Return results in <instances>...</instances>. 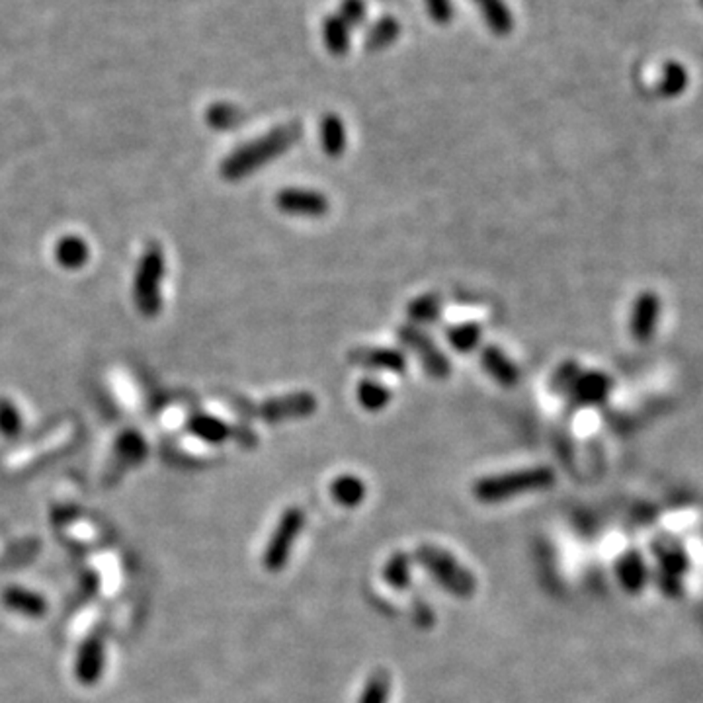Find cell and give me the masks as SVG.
Returning a JSON list of instances; mask_svg holds the SVG:
<instances>
[{
  "label": "cell",
  "instance_id": "cell-1",
  "mask_svg": "<svg viewBox=\"0 0 703 703\" xmlns=\"http://www.w3.org/2000/svg\"><path fill=\"white\" fill-rule=\"evenodd\" d=\"M303 138V126L299 121L286 123V126L274 128L261 138L241 145L234 149L223 163H221V176L229 182H239L246 176H252L262 166L274 163L276 158L286 155L291 147L299 143Z\"/></svg>",
  "mask_w": 703,
  "mask_h": 703
},
{
  "label": "cell",
  "instance_id": "cell-2",
  "mask_svg": "<svg viewBox=\"0 0 703 703\" xmlns=\"http://www.w3.org/2000/svg\"><path fill=\"white\" fill-rule=\"evenodd\" d=\"M555 485V473L549 467L520 469V471L500 473L479 479L473 487V495L483 504L507 502L514 497L527 495V492L547 490Z\"/></svg>",
  "mask_w": 703,
  "mask_h": 703
},
{
  "label": "cell",
  "instance_id": "cell-3",
  "mask_svg": "<svg viewBox=\"0 0 703 703\" xmlns=\"http://www.w3.org/2000/svg\"><path fill=\"white\" fill-rule=\"evenodd\" d=\"M414 561L434 578V581L448 592V594L467 600L475 594L477 578L471 571L453 557L446 549L436 546H418L414 553Z\"/></svg>",
  "mask_w": 703,
  "mask_h": 703
},
{
  "label": "cell",
  "instance_id": "cell-4",
  "mask_svg": "<svg viewBox=\"0 0 703 703\" xmlns=\"http://www.w3.org/2000/svg\"><path fill=\"white\" fill-rule=\"evenodd\" d=\"M165 252L158 244L145 249L133 281V299L143 317L153 318L163 309Z\"/></svg>",
  "mask_w": 703,
  "mask_h": 703
},
{
  "label": "cell",
  "instance_id": "cell-5",
  "mask_svg": "<svg viewBox=\"0 0 703 703\" xmlns=\"http://www.w3.org/2000/svg\"><path fill=\"white\" fill-rule=\"evenodd\" d=\"M305 527V512L298 507L288 508L280 516V520L270 536L268 546L262 555L264 569L270 573H280L286 569L293 544L299 539Z\"/></svg>",
  "mask_w": 703,
  "mask_h": 703
},
{
  "label": "cell",
  "instance_id": "cell-6",
  "mask_svg": "<svg viewBox=\"0 0 703 703\" xmlns=\"http://www.w3.org/2000/svg\"><path fill=\"white\" fill-rule=\"evenodd\" d=\"M399 340L418 357V362H421L424 372L432 379L443 381L450 377L451 364L448 356L438 348V344L426 335L424 328L414 325H403L399 327Z\"/></svg>",
  "mask_w": 703,
  "mask_h": 703
},
{
  "label": "cell",
  "instance_id": "cell-7",
  "mask_svg": "<svg viewBox=\"0 0 703 703\" xmlns=\"http://www.w3.org/2000/svg\"><path fill=\"white\" fill-rule=\"evenodd\" d=\"M317 411V397L307 391H295L281 394V397L268 399L261 406V416L270 424L299 421V418L311 416Z\"/></svg>",
  "mask_w": 703,
  "mask_h": 703
},
{
  "label": "cell",
  "instance_id": "cell-8",
  "mask_svg": "<svg viewBox=\"0 0 703 703\" xmlns=\"http://www.w3.org/2000/svg\"><path fill=\"white\" fill-rule=\"evenodd\" d=\"M276 207L286 215L323 217L330 205L327 195L317 190L286 188L276 194Z\"/></svg>",
  "mask_w": 703,
  "mask_h": 703
},
{
  "label": "cell",
  "instance_id": "cell-9",
  "mask_svg": "<svg viewBox=\"0 0 703 703\" xmlns=\"http://www.w3.org/2000/svg\"><path fill=\"white\" fill-rule=\"evenodd\" d=\"M615 576L623 592L632 596H639L651 583V566L647 559L635 549H629L620 555L615 563Z\"/></svg>",
  "mask_w": 703,
  "mask_h": 703
},
{
  "label": "cell",
  "instance_id": "cell-10",
  "mask_svg": "<svg viewBox=\"0 0 703 703\" xmlns=\"http://www.w3.org/2000/svg\"><path fill=\"white\" fill-rule=\"evenodd\" d=\"M348 360L354 366L375 372L403 374L406 369V357L397 348H354L348 354Z\"/></svg>",
  "mask_w": 703,
  "mask_h": 703
},
{
  "label": "cell",
  "instance_id": "cell-11",
  "mask_svg": "<svg viewBox=\"0 0 703 703\" xmlns=\"http://www.w3.org/2000/svg\"><path fill=\"white\" fill-rule=\"evenodd\" d=\"M480 367L502 387H516L520 384V367L499 347H485L480 352Z\"/></svg>",
  "mask_w": 703,
  "mask_h": 703
},
{
  "label": "cell",
  "instance_id": "cell-12",
  "mask_svg": "<svg viewBox=\"0 0 703 703\" xmlns=\"http://www.w3.org/2000/svg\"><path fill=\"white\" fill-rule=\"evenodd\" d=\"M318 138H320V147H323V153L330 158L342 157L348 147L347 126H344V121L337 114H327L323 119H320Z\"/></svg>",
  "mask_w": 703,
  "mask_h": 703
},
{
  "label": "cell",
  "instance_id": "cell-13",
  "mask_svg": "<svg viewBox=\"0 0 703 703\" xmlns=\"http://www.w3.org/2000/svg\"><path fill=\"white\" fill-rule=\"evenodd\" d=\"M475 6L483 14V20L495 35H508L514 28V18L508 5L504 0H473Z\"/></svg>",
  "mask_w": 703,
  "mask_h": 703
},
{
  "label": "cell",
  "instance_id": "cell-14",
  "mask_svg": "<svg viewBox=\"0 0 703 703\" xmlns=\"http://www.w3.org/2000/svg\"><path fill=\"white\" fill-rule=\"evenodd\" d=\"M401 35V22L394 16H381L377 22L369 26L364 45L367 52H384L389 45L399 40Z\"/></svg>",
  "mask_w": 703,
  "mask_h": 703
},
{
  "label": "cell",
  "instance_id": "cell-15",
  "mask_svg": "<svg viewBox=\"0 0 703 703\" xmlns=\"http://www.w3.org/2000/svg\"><path fill=\"white\" fill-rule=\"evenodd\" d=\"M104 669V649L98 639H90L77 659V678L84 684H92L100 678Z\"/></svg>",
  "mask_w": 703,
  "mask_h": 703
},
{
  "label": "cell",
  "instance_id": "cell-16",
  "mask_svg": "<svg viewBox=\"0 0 703 703\" xmlns=\"http://www.w3.org/2000/svg\"><path fill=\"white\" fill-rule=\"evenodd\" d=\"M366 483L356 475H340L332 480L330 495L337 504L344 508H356L360 507L366 499Z\"/></svg>",
  "mask_w": 703,
  "mask_h": 703
},
{
  "label": "cell",
  "instance_id": "cell-17",
  "mask_svg": "<svg viewBox=\"0 0 703 703\" xmlns=\"http://www.w3.org/2000/svg\"><path fill=\"white\" fill-rule=\"evenodd\" d=\"M55 258L57 262L67 270H79L82 268L90 258V249L86 241L81 237H65L61 239L55 246Z\"/></svg>",
  "mask_w": 703,
  "mask_h": 703
},
{
  "label": "cell",
  "instance_id": "cell-18",
  "mask_svg": "<svg viewBox=\"0 0 703 703\" xmlns=\"http://www.w3.org/2000/svg\"><path fill=\"white\" fill-rule=\"evenodd\" d=\"M188 428L195 438H200L207 443H223L231 436V428L209 414H195L188 421Z\"/></svg>",
  "mask_w": 703,
  "mask_h": 703
},
{
  "label": "cell",
  "instance_id": "cell-19",
  "mask_svg": "<svg viewBox=\"0 0 703 703\" xmlns=\"http://www.w3.org/2000/svg\"><path fill=\"white\" fill-rule=\"evenodd\" d=\"M406 315H409L414 327L434 325L442 317V299L434 293L418 295V298L406 307Z\"/></svg>",
  "mask_w": 703,
  "mask_h": 703
},
{
  "label": "cell",
  "instance_id": "cell-20",
  "mask_svg": "<svg viewBox=\"0 0 703 703\" xmlns=\"http://www.w3.org/2000/svg\"><path fill=\"white\" fill-rule=\"evenodd\" d=\"M350 28L337 14L327 16L323 22V42L328 53L342 57L350 52Z\"/></svg>",
  "mask_w": 703,
  "mask_h": 703
},
{
  "label": "cell",
  "instance_id": "cell-21",
  "mask_svg": "<svg viewBox=\"0 0 703 703\" xmlns=\"http://www.w3.org/2000/svg\"><path fill=\"white\" fill-rule=\"evenodd\" d=\"M356 397L367 413H379L391 403L393 394L384 384H379V381L364 379L356 387Z\"/></svg>",
  "mask_w": 703,
  "mask_h": 703
},
{
  "label": "cell",
  "instance_id": "cell-22",
  "mask_svg": "<svg viewBox=\"0 0 703 703\" xmlns=\"http://www.w3.org/2000/svg\"><path fill=\"white\" fill-rule=\"evenodd\" d=\"M5 603L12 610L28 618H40L45 613V600L30 590L8 588L5 592Z\"/></svg>",
  "mask_w": 703,
  "mask_h": 703
},
{
  "label": "cell",
  "instance_id": "cell-23",
  "mask_svg": "<svg viewBox=\"0 0 703 703\" xmlns=\"http://www.w3.org/2000/svg\"><path fill=\"white\" fill-rule=\"evenodd\" d=\"M385 583L394 590H406L413 583V559L409 555L397 551L391 555L384 569Z\"/></svg>",
  "mask_w": 703,
  "mask_h": 703
},
{
  "label": "cell",
  "instance_id": "cell-24",
  "mask_svg": "<svg viewBox=\"0 0 703 703\" xmlns=\"http://www.w3.org/2000/svg\"><path fill=\"white\" fill-rule=\"evenodd\" d=\"M147 443L138 432H126L116 443V463L119 469H128L145 460Z\"/></svg>",
  "mask_w": 703,
  "mask_h": 703
},
{
  "label": "cell",
  "instance_id": "cell-25",
  "mask_svg": "<svg viewBox=\"0 0 703 703\" xmlns=\"http://www.w3.org/2000/svg\"><path fill=\"white\" fill-rule=\"evenodd\" d=\"M606 393V379L600 374H578L569 394L573 403H596Z\"/></svg>",
  "mask_w": 703,
  "mask_h": 703
},
{
  "label": "cell",
  "instance_id": "cell-26",
  "mask_svg": "<svg viewBox=\"0 0 703 703\" xmlns=\"http://www.w3.org/2000/svg\"><path fill=\"white\" fill-rule=\"evenodd\" d=\"M480 337H483V332H480L477 323L453 325V327H448L446 330V338L450 342V347L460 354L475 352L480 344Z\"/></svg>",
  "mask_w": 703,
  "mask_h": 703
},
{
  "label": "cell",
  "instance_id": "cell-27",
  "mask_svg": "<svg viewBox=\"0 0 703 703\" xmlns=\"http://www.w3.org/2000/svg\"><path fill=\"white\" fill-rule=\"evenodd\" d=\"M391 674L384 669L374 670L372 676L367 678V682L362 689V696L357 698V703H389L391 698Z\"/></svg>",
  "mask_w": 703,
  "mask_h": 703
},
{
  "label": "cell",
  "instance_id": "cell-28",
  "mask_svg": "<svg viewBox=\"0 0 703 703\" xmlns=\"http://www.w3.org/2000/svg\"><path fill=\"white\" fill-rule=\"evenodd\" d=\"M242 121V112L233 104L219 102L207 109V123L217 131L237 129Z\"/></svg>",
  "mask_w": 703,
  "mask_h": 703
},
{
  "label": "cell",
  "instance_id": "cell-29",
  "mask_svg": "<svg viewBox=\"0 0 703 703\" xmlns=\"http://www.w3.org/2000/svg\"><path fill=\"white\" fill-rule=\"evenodd\" d=\"M22 432V414L16 404L8 399H0V434L16 438Z\"/></svg>",
  "mask_w": 703,
  "mask_h": 703
},
{
  "label": "cell",
  "instance_id": "cell-30",
  "mask_svg": "<svg viewBox=\"0 0 703 703\" xmlns=\"http://www.w3.org/2000/svg\"><path fill=\"white\" fill-rule=\"evenodd\" d=\"M347 26L352 28H360L367 20V6L366 0H342L338 6V14H337Z\"/></svg>",
  "mask_w": 703,
  "mask_h": 703
},
{
  "label": "cell",
  "instance_id": "cell-31",
  "mask_svg": "<svg viewBox=\"0 0 703 703\" xmlns=\"http://www.w3.org/2000/svg\"><path fill=\"white\" fill-rule=\"evenodd\" d=\"M578 374H581V369H578V366L575 362H565L563 366H559L557 372L553 374L551 391L553 393H569V389L573 387Z\"/></svg>",
  "mask_w": 703,
  "mask_h": 703
},
{
  "label": "cell",
  "instance_id": "cell-32",
  "mask_svg": "<svg viewBox=\"0 0 703 703\" xmlns=\"http://www.w3.org/2000/svg\"><path fill=\"white\" fill-rule=\"evenodd\" d=\"M424 5L432 22L440 24V26H446V24L453 20L451 0H424Z\"/></svg>",
  "mask_w": 703,
  "mask_h": 703
},
{
  "label": "cell",
  "instance_id": "cell-33",
  "mask_svg": "<svg viewBox=\"0 0 703 703\" xmlns=\"http://www.w3.org/2000/svg\"><path fill=\"white\" fill-rule=\"evenodd\" d=\"M686 84V72L680 65L670 63L664 69V81H662V90L664 92H676L680 90Z\"/></svg>",
  "mask_w": 703,
  "mask_h": 703
},
{
  "label": "cell",
  "instance_id": "cell-34",
  "mask_svg": "<svg viewBox=\"0 0 703 703\" xmlns=\"http://www.w3.org/2000/svg\"><path fill=\"white\" fill-rule=\"evenodd\" d=\"M701 3H703V0H701Z\"/></svg>",
  "mask_w": 703,
  "mask_h": 703
}]
</instances>
